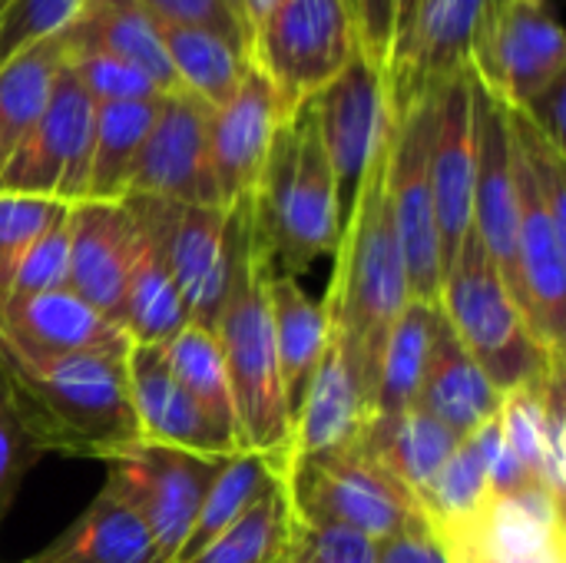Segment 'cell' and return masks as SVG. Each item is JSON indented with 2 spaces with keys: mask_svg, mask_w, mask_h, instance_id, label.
Listing matches in <instances>:
<instances>
[{
  "mask_svg": "<svg viewBox=\"0 0 566 563\" xmlns=\"http://www.w3.org/2000/svg\"><path fill=\"white\" fill-rule=\"evenodd\" d=\"M458 445L461 438L424 408L375 415L358 438V448L371 455L385 471H391L418 501L458 451Z\"/></svg>",
  "mask_w": 566,
  "mask_h": 563,
  "instance_id": "cell-28",
  "label": "cell"
},
{
  "mask_svg": "<svg viewBox=\"0 0 566 563\" xmlns=\"http://www.w3.org/2000/svg\"><path fill=\"white\" fill-rule=\"evenodd\" d=\"M501 402L504 392L484 375V368L471 358V352L458 342V335L441 315V329H438V342L418 408H424L458 438H468L497 418Z\"/></svg>",
  "mask_w": 566,
  "mask_h": 563,
  "instance_id": "cell-27",
  "label": "cell"
},
{
  "mask_svg": "<svg viewBox=\"0 0 566 563\" xmlns=\"http://www.w3.org/2000/svg\"><path fill=\"white\" fill-rule=\"evenodd\" d=\"M385 153L361 179L342 219L335 275L322 299L332 322V342L358 368L371 395L378 388L381 348L398 315L411 302L408 272H405V259L388 206V189H385Z\"/></svg>",
  "mask_w": 566,
  "mask_h": 563,
  "instance_id": "cell-2",
  "label": "cell"
},
{
  "mask_svg": "<svg viewBox=\"0 0 566 563\" xmlns=\"http://www.w3.org/2000/svg\"><path fill=\"white\" fill-rule=\"evenodd\" d=\"M438 123V93L421 96L395 116L385 153V189L395 236L401 246L411 299L438 302L444 265L431 196V143Z\"/></svg>",
  "mask_w": 566,
  "mask_h": 563,
  "instance_id": "cell-8",
  "label": "cell"
},
{
  "mask_svg": "<svg viewBox=\"0 0 566 563\" xmlns=\"http://www.w3.org/2000/svg\"><path fill=\"white\" fill-rule=\"evenodd\" d=\"M252 246L249 196L235 206H172L166 226V256L189 322L216 332L229 302L239 262Z\"/></svg>",
  "mask_w": 566,
  "mask_h": 563,
  "instance_id": "cell-12",
  "label": "cell"
},
{
  "mask_svg": "<svg viewBox=\"0 0 566 563\" xmlns=\"http://www.w3.org/2000/svg\"><path fill=\"white\" fill-rule=\"evenodd\" d=\"M126 382H129V402H133L139 441L179 448L216 461L242 451L239 441L229 431H222L176 382L159 345L129 348Z\"/></svg>",
  "mask_w": 566,
  "mask_h": 563,
  "instance_id": "cell-19",
  "label": "cell"
},
{
  "mask_svg": "<svg viewBox=\"0 0 566 563\" xmlns=\"http://www.w3.org/2000/svg\"><path fill=\"white\" fill-rule=\"evenodd\" d=\"M441 329V305L411 299L398 315L378 362V388H375V415H398L418 408L421 388L431 368L434 342Z\"/></svg>",
  "mask_w": 566,
  "mask_h": 563,
  "instance_id": "cell-30",
  "label": "cell"
},
{
  "mask_svg": "<svg viewBox=\"0 0 566 563\" xmlns=\"http://www.w3.org/2000/svg\"><path fill=\"white\" fill-rule=\"evenodd\" d=\"M285 491L295 521L335 524L371 544L431 528L421 501L358 445L335 455L295 458Z\"/></svg>",
  "mask_w": 566,
  "mask_h": 563,
  "instance_id": "cell-6",
  "label": "cell"
},
{
  "mask_svg": "<svg viewBox=\"0 0 566 563\" xmlns=\"http://www.w3.org/2000/svg\"><path fill=\"white\" fill-rule=\"evenodd\" d=\"M66 43L60 37H50L0 63V176L46 110L53 80L66 66Z\"/></svg>",
  "mask_w": 566,
  "mask_h": 563,
  "instance_id": "cell-31",
  "label": "cell"
},
{
  "mask_svg": "<svg viewBox=\"0 0 566 563\" xmlns=\"http://www.w3.org/2000/svg\"><path fill=\"white\" fill-rule=\"evenodd\" d=\"M564 372H551L537 382V405H541V445H544V475L554 498L564 501L566 481V392Z\"/></svg>",
  "mask_w": 566,
  "mask_h": 563,
  "instance_id": "cell-44",
  "label": "cell"
},
{
  "mask_svg": "<svg viewBox=\"0 0 566 563\" xmlns=\"http://www.w3.org/2000/svg\"><path fill=\"white\" fill-rule=\"evenodd\" d=\"M265 302L272 319V342L282 372V385L289 395L292 411L298 408L325 348L332 338V322L322 302L308 299L298 279L269 275L265 279Z\"/></svg>",
  "mask_w": 566,
  "mask_h": 563,
  "instance_id": "cell-29",
  "label": "cell"
},
{
  "mask_svg": "<svg viewBox=\"0 0 566 563\" xmlns=\"http://www.w3.org/2000/svg\"><path fill=\"white\" fill-rule=\"evenodd\" d=\"M269 265L255 252V239L245 249L229 302L216 322V338L229 368L239 445L269 461V468L285 481L295 455V411L289 405L275 342L272 319L265 302Z\"/></svg>",
  "mask_w": 566,
  "mask_h": 563,
  "instance_id": "cell-4",
  "label": "cell"
},
{
  "mask_svg": "<svg viewBox=\"0 0 566 563\" xmlns=\"http://www.w3.org/2000/svg\"><path fill=\"white\" fill-rule=\"evenodd\" d=\"M358 53L345 0H279L249 33V66L272 83L285 110L312 100Z\"/></svg>",
  "mask_w": 566,
  "mask_h": 563,
  "instance_id": "cell-7",
  "label": "cell"
},
{
  "mask_svg": "<svg viewBox=\"0 0 566 563\" xmlns=\"http://www.w3.org/2000/svg\"><path fill=\"white\" fill-rule=\"evenodd\" d=\"M70 70L76 73V80L83 83V90L96 100V103H119V100H149V96H166L156 90V83L133 70L129 63H119L113 56H99V53H73Z\"/></svg>",
  "mask_w": 566,
  "mask_h": 563,
  "instance_id": "cell-43",
  "label": "cell"
},
{
  "mask_svg": "<svg viewBox=\"0 0 566 563\" xmlns=\"http://www.w3.org/2000/svg\"><path fill=\"white\" fill-rule=\"evenodd\" d=\"M232 3H235V7H239V0H232ZM239 13H242V10H239Z\"/></svg>",
  "mask_w": 566,
  "mask_h": 563,
  "instance_id": "cell-55",
  "label": "cell"
},
{
  "mask_svg": "<svg viewBox=\"0 0 566 563\" xmlns=\"http://www.w3.org/2000/svg\"><path fill=\"white\" fill-rule=\"evenodd\" d=\"M163 96L149 100H119L96 103L93 126V159H90V186L86 199L119 202L129 192L133 166L146 143V133L156 119Z\"/></svg>",
  "mask_w": 566,
  "mask_h": 563,
  "instance_id": "cell-32",
  "label": "cell"
},
{
  "mask_svg": "<svg viewBox=\"0 0 566 563\" xmlns=\"http://www.w3.org/2000/svg\"><path fill=\"white\" fill-rule=\"evenodd\" d=\"M345 3H348V10H352V0H345Z\"/></svg>",
  "mask_w": 566,
  "mask_h": 563,
  "instance_id": "cell-54",
  "label": "cell"
},
{
  "mask_svg": "<svg viewBox=\"0 0 566 563\" xmlns=\"http://www.w3.org/2000/svg\"><path fill=\"white\" fill-rule=\"evenodd\" d=\"M66 53H99L146 73L159 93H186L166 56L159 23L139 0H86L80 17L60 33Z\"/></svg>",
  "mask_w": 566,
  "mask_h": 563,
  "instance_id": "cell-25",
  "label": "cell"
},
{
  "mask_svg": "<svg viewBox=\"0 0 566 563\" xmlns=\"http://www.w3.org/2000/svg\"><path fill=\"white\" fill-rule=\"evenodd\" d=\"M222 461L166 448V445L136 441L119 455H113L109 461H103L106 465L103 488L123 498L146 521L149 534L159 544L163 561L176 563Z\"/></svg>",
  "mask_w": 566,
  "mask_h": 563,
  "instance_id": "cell-11",
  "label": "cell"
},
{
  "mask_svg": "<svg viewBox=\"0 0 566 563\" xmlns=\"http://www.w3.org/2000/svg\"><path fill=\"white\" fill-rule=\"evenodd\" d=\"M458 563H566L564 501L547 488L488 498L454 528H434Z\"/></svg>",
  "mask_w": 566,
  "mask_h": 563,
  "instance_id": "cell-15",
  "label": "cell"
},
{
  "mask_svg": "<svg viewBox=\"0 0 566 563\" xmlns=\"http://www.w3.org/2000/svg\"><path fill=\"white\" fill-rule=\"evenodd\" d=\"M345 563H371V541L355 534V541H352V548L345 554Z\"/></svg>",
  "mask_w": 566,
  "mask_h": 563,
  "instance_id": "cell-51",
  "label": "cell"
},
{
  "mask_svg": "<svg viewBox=\"0 0 566 563\" xmlns=\"http://www.w3.org/2000/svg\"><path fill=\"white\" fill-rule=\"evenodd\" d=\"M371 563H451L434 524L371 544Z\"/></svg>",
  "mask_w": 566,
  "mask_h": 563,
  "instance_id": "cell-47",
  "label": "cell"
},
{
  "mask_svg": "<svg viewBox=\"0 0 566 563\" xmlns=\"http://www.w3.org/2000/svg\"><path fill=\"white\" fill-rule=\"evenodd\" d=\"M13 405L43 455L109 461L139 441L126 355L30 358L0 342Z\"/></svg>",
  "mask_w": 566,
  "mask_h": 563,
  "instance_id": "cell-1",
  "label": "cell"
},
{
  "mask_svg": "<svg viewBox=\"0 0 566 563\" xmlns=\"http://www.w3.org/2000/svg\"><path fill=\"white\" fill-rule=\"evenodd\" d=\"M66 279H70V229H66V212H63L30 246L3 299H30V295L56 292V289H66Z\"/></svg>",
  "mask_w": 566,
  "mask_h": 563,
  "instance_id": "cell-41",
  "label": "cell"
},
{
  "mask_svg": "<svg viewBox=\"0 0 566 563\" xmlns=\"http://www.w3.org/2000/svg\"><path fill=\"white\" fill-rule=\"evenodd\" d=\"M501 445L497 418L461 438L458 451L448 458L441 475L421 494V508L434 528H454L474 518L491 498V461Z\"/></svg>",
  "mask_w": 566,
  "mask_h": 563,
  "instance_id": "cell-33",
  "label": "cell"
},
{
  "mask_svg": "<svg viewBox=\"0 0 566 563\" xmlns=\"http://www.w3.org/2000/svg\"><path fill=\"white\" fill-rule=\"evenodd\" d=\"M163 348V358L176 382L192 395V402L239 441V421H235V402H232V385H229V368L222 358V345L216 332L202 325H186L176 332ZM242 448V445H239Z\"/></svg>",
  "mask_w": 566,
  "mask_h": 563,
  "instance_id": "cell-36",
  "label": "cell"
},
{
  "mask_svg": "<svg viewBox=\"0 0 566 563\" xmlns=\"http://www.w3.org/2000/svg\"><path fill=\"white\" fill-rule=\"evenodd\" d=\"M531 3H547V0H531Z\"/></svg>",
  "mask_w": 566,
  "mask_h": 563,
  "instance_id": "cell-53",
  "label": "cell"
},
{
  "mask_svg": "<svg viewBox=\"0 0 566 563\" xmlns=\"http://www.w3.org/2000/svg\"><path fill=\"white\" fill-rule=\"evenodd\" d=\"M7 3H10V0H0V13H3V7H7Z\"/></svg>",
  "mask_w": 566,
  "mask_h": 563,
  "instance_id": "cell-52",
  "label": "cell"
},
{
  "mask_svg": "<svg viewBox=\"0 0 566 563\" xmlns=\"http://www.w3.org/2000/svg\"><path fill=\"white\" fill-rule=\"evenodd\" d=\"M448 557H451V554H448ZM451 563H458V561H454V557H451Z\"/></svg>",
  "mask_w": 566,
  "mask_h": 563,
  "instance_id": "cell-56",
  "label": "cell"
},
{
  "mask_svg": "<svg viewBox=\"0 0 566 563\" xmlns=\"http://www.w3.org/2000/svg\"><path fill=\"white\" fill-rule=\"evenodd\" d=\"M352 20L361 56L388 73L395 40V0H352Z\"/></svg>",
  "mask_w": 566,
  "mask_h": 563,
  "instance_id": "cell-45",
  "label": "cell"
},
{
  "mask_svg": "<svg viewBox=\"0 0 566 563\" xmlns=\"http://www.w3.org/2000/svg\"><path fill=\"white\" fill-rule=\"evenodd\" d=\"M491 0H424L408 43L388 66L391 116L468 70L471 40Z\"/></svg>",
  "mask_w": 566,
  "mask_h": 563,
  "instance_id": "cell-21",
  "label": "cell"
},
{
  "mask_svg": "<svg viewBox=\"0 0 566 563\" xmlns=\"http://www.w3.org/2000/svg\"><path fill=\"white\" fill-rule=\"evenodd\" d=\"M471 73L504 106L521 110L566 73V37L547 3L491 0L468 56Z\"/></svg>",
  "mask_w": 566,
  "mask_h": 563,
  "instance_id": "cell-10",
  "label": "cell"
},
{
  "mask_svg": "<svg viewBox=\"0 0 566 563\" xmlns=\"http://www.w3.org/2000/svg\"><path fill=\"white\" fill-rule=\"evenodd\" d=\"M70 229V279L66 289L93 305L109 322L123 325L126 282L136 252V222L129 206L80 199L66 209Z\"/></svg>",
  "mask_w": 566,
  "mask_h": 563,
  "instance_id": "cell-18",
  "label": "cell"
},
{
  "mask_svg": "<svg viewBox=\"0 0 566 563\" xmlns=\"http://www.w3.org/2000/svg\"><path fill=\"white\" fill-rule=\"evenodd\" d=\"M156 23L216 33L249 56V27L232 0H139Z\"/></svg>",
  "mask_w": 566,
  "mask_h": 563,
  "instance_id": "cell-42",
  "label": "cell"
},
{
  "mask_svg": "<svg viewBox=\"0 0 566 563\" xmlns=\"http://www.w3.org/2000/svg\"><path fill=\"white\" fill-rule=\"evenodd\" d=\"M295 521V518H292ZM355 541V531L335 524H292V554L289 563H345V554Z\"/></svg>",
  "mask_w": 566,
  "mask_h": 563,
  "instance_id": "cell-46",
  "label": "cell"
},
{
  "mask_svg": "<svg viewBox=\"0 0 566 563\" xmlns=\"http://www.w3.org/2000/svg\"><path fill=\"white\" fill-rule=\"evenodd\" d=\"M292 524L285 481H275L226 534L189 563H289Z\"/></svg>",
  "mask_w": 566,
  "mask_h": 563,
  "instance_id": "cell-37",
  "label": "cell"
},
{
  "mask_svg": "<svg viewBox=\"0 0 566 563\" xmlns=\"http://www.w3.org/2000/svg\"><path fill=\"white\" fill-rule=\"evenodd\" d=\"M275 481H282L265 458L252 455V451H239L232 458L222 461V468L216 471L202 508L192 521V531L179 551L176 563H189L199 551H206L219 534H226Z\"/></svg>",
  "mask_w": 566,
  "mask_h": 563,
  "instance_id": "cell-35",
  "label": "cell"
},
{
  "mask_svg": "<svg viewBox=\"0 0 566 563\" xmlns=\"http://www.w3.org/2000/svg\"><path fill=\"white\" fill-rule=\"evenodd\" d=\"M279 0H239V10H242V20H245V27H249V33H252V27L275 7Z\"/></svg>",
  "mask_w": 566,
  "mask_h": 563,
  "instance_id": "cell-50",
  "label": "cell"
},
{
  "mask_svg": "<svg viewBox=\"0 0 566 563\" xmlns=\"http://www.w3.org/2000/svg\"><path fill=\"white\" fill-rule=\"evenodd\" d=\"M96 100L83 90L70 63L56 73L46 110L30 136L20 143L0 176L3 192L40 196L56 202L86 199L90 159H93Z\"/></svg>",
  "mask_w": 566,
  "mask_h": 563,
  "instance_id": "cell-9",
  "label": "cell"
},
{
  "mask_svg": "<svg viewBox=\"0 0 566 563\" xmlns=\"http://www.w3.org/2000/svg\"><path fill=\"white\" fill-rule=\"evenodd\" d=\"M431 196L444 272L458 259L474 216V110L471 66L438 90V123L431 143Z\"/></svg>",
  "mask_w": 566,
  "mask_h": 563,
  "instance_id": "cell-22",
  "label": "cell"
},
{
  "mask_svg": "<svg viewBox=\"0 0 566 563\" xmlns=\"http://www.w3.org/2000/svg\"><path fill=\"white\" fill-rule=\"evenodd\" d=\"M136 222V252L126 282L123 332L133 345H166L189 325L186 302L176 289L166 256V226L176 202L156 196H123Z\"/></svg>",
  "mask_w": 566,
  "mask_h": 563,
  "instance_id": "cell-23",
  "label": "cell"
},
{
  "mask_svg": "<svg viewBox=\"0 0 566 563\" xmlns=\"http://www.w3.org/2000/svg\"><path fill=\"white\" fill-rule=\"evenodd\" d=\"M249 219L255 252L269 265V275L298 279L315 259L335 256L342 202L312 100L298 103L279 126L249 192Z\"/></svg>",
  "mask_w": 566,
  "mask_h": 563,
  "instance_id": "cell-3",
  "label": "cell"
},
{
  "mask_svg": "<svg viewBox=\"0 0 566 563\" xmlns=\"http://www.w3.org/2000/svg\"><path fill=\"white\" fill-rule=\"evenodd\" d=\"M375 418V395L328 338V348L295 408V458L335 455L358 445L361 431Z\"/></svg>",
  "mask_w": 566,
  "mask_h": 563,
  "instance_id": "cell-24",
  "label": "cell"
},
{
  "mask_svg": "<svg viewBox=\"0 0 566 563\" xmlns=\"http://www.w3.org/2000/svg\"><path fill=\"white\" fill-rule=\"evenodd\" d=\"M43 451L40 445L30 438L17 405H13V392H10V378L0 358V528L3 518L10 514L17 491L23 484V478L40 465Z\"/></svg>",
  "mask_w": 566,
  "mask_h": 563,
  "instance_id": "cell-40",
  "label": "cell"
},
{
  "mask_svg": "<svg viewBox=\"0 0 566 563\" xmlns=\"http://www.w3.org/2000/svg\"><path fill=\"white\" fill-rule=\"evenodd\" d=\"M438 305L458 342L501 392L534 385L544 375L566 368V362L551 358L534 338L521 305L514 302L474 229L441 279Z\"/></svg>",
  "mask_w": 566,
  "mask_h": 563,
  "instance_id": "cell-5",
  "label": "cell"
},
{
  "mask_svg": "<svg viewBox=\"0 0 566 563\" xmlns=\"http://www.w3.org/2000/svg\"><path fill=\"white\" fill-rule=\"evenodd\" d=\"M292 110L279 100L272 83L249 66L239 90L209 113V159L219 206H235L255 189L272 139Z\"/></svg>",
  "mask_w": 566,
  "mask_h": 563,
  "instance_id": "cell-17",
  "label": "cell"
},
{
  "mask_svg": "<svg viewBox=\"0 0 566 563\" xmlns=\"http://www.w3.org/2000/svg\"><path fill=\"white\" fill-rule=\"evenodd\" d=\"M0 342L30 358L129 355L133 348L123 325L99 315L70 289L30 299H0Z\"/></svg>",
  "mask_w": 566,
  "mask_h": 563,
  "instance_id": "cell-20",
  "label": "cell"
},
{
  "mask_svg": "<svg viewBox=\"0 0 566 563\" xmlns=\"http://www.w3.org/2000/svg\"><path fill=\"white\" fill-rule=\"evenodd\" d=\"M318 136L325 146V156L335 173L342 219L375 166V159L385 153L391 139V96H388V76L375 63H368L361 53L312 96Z\"/></svg>",
  "mask_w": 566,
  "mask_h": 563,
  "instance_id": "cell-13",
  "label": "cell"
},
{
  "mask_svg": "<svg viewBox=\"0 0 566 563\" xmlns=\"http://www.w3.org/2000/svg\"><path fill=\"white\" fill-rule=\"evenodd\" d=\"M86 0H10L0 13V63L17 53L60 37Z\"/></svg>",
  "mask_w": 566,
  "mask_h": 563,
  "instance_id": "cell-39",
  "label": "cell"
},
{
  "mask_svg": "<svg viewBox=\"0 0 566 563\" xmlns=\"http://www.w3.org/2000/svg\"><path fill=\"white\" fill-rule=\"evenodd\" d=\"M421 3H424V0H395V40H391V60H395V56L401 53V46L408 43V37H411V27H415V17H418ZM391 60H388V66H391Z\"/></svg>",
  "mask_w": 566,
  "mask_h": 563,
  "instance_id": "cell-49",
  "label": "cell"
},
{
  "mask_svg": "<svg viewBox=\"0 0 566 563\" xmlns=\"http://www.w3.org/2000/svg\"><path fill=\"white\" fill-rule=\"evenodd\" d=\"M66 212V202L0 189V299L7 295L30 246Z\"/></svg>",
  "mask_w": 566,
  "mask_h": 563,
  "instance_id": "cell-38",
  "label": "cell"
},
{
  "mask_svg": "<svg viewBox=\"0 0 566 563\" xmlns=\"http://www.w3.org/2000/svg\"><path fill=\"white\" fill-rule=\"evenodd\" d=\"M23 563H166L146 521L109 488L40 554Z\"/></svg>",
  "mask_w": 566,
  "mask_h": 563,
  "instance_id": "cell-26",
  "label": "cell"
},
{
  "mask_svg": "<svg viewBox=\"0 0 566 563\" xmlns=\"http://www.w3.org/2000/svg\"><path fill=\"white\" fill-rule=\"evenodd\" d=\"M209 113L212 110L192 93L163 96L126 196H156L179 206H219L209 159Z\"/></svg>",
  "mask_w": 566,
  "mask_h": 563,
  "instance_id": "cell-14",
  "label": "cell"
},
{
  "mask_svg": "<svg viewBox=\"0 0 566 563\" xmlns=\"http://www.w3.org/2000/svg\"><path fill=\"white\" fill-rule=\"evenodd\" d=\"M564 103H566V73H560L557 80H551L537 96H531L517 113H524L557 149L566 153V119H564Z\"/></svg>",
  "mask_w": 566,
  "mask_h": 563,
  "instance_id": "cell-48",
  "label": "cell"
},
{
  "mask_svg": "<svg viewBox=\"0 0 566 563\" xmlns=\"http://www.w3.org/2000/svg\"><path fill=\"white\" fill-rule=\"evenodd\" d=\"M159 37H163L166 56L179 76V86L186 93L199 96L209 110L222 106L239 90V83L249 70L245 50H239L235 43H229L216 33L192 30V27L159 23Z\"/></svg>",
  "mask_w": 566,
  "mask_h": 563,
  "instance_id": "cell-34",
  "label": "cell"
},
{
  "mask_svg": "<svg viewBox=\"0 0 566 563\" xmlns=\"http://www.w3.org/2000/svg\"><path fill=\"white\" fill-rule=\"evenodd\" d=\"M471 110H474V216L471 229L484 252L497 265L504 285L521 305L517 285V186L511 166L507 106L481 86L471 73Z\"/></svg>",
  "mask_w": 566,
  "mask_h": 563,
  "instance_id": "cell-16",
  "label": "cell"
}]
</instances>
